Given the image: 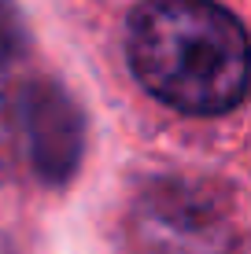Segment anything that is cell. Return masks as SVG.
I'll use <instances>...</instances> for the list:
<instances>
[{"label":"cell","instance_id":"4","mask_svg":"<svg viewBox=\"0 0 251 254\" xmlns=\"http://www.w3.org/2000/svg\"><path fill=\"white\" fill-rule=\"evenodd\" d=\"M0 254H19V247H15L7 236H0Z\"/></svg>","mask_w":251,"mask_h":254},{"label":"cell","instance_id":"2","mask_svg":"<svg viewBox=\"0 0 251 254\" xmlns=\"http://www.w3.org/2000/svg\"><path fill=\"white\" fill-rule=\"evenodd\" d=\"M85 115L56 77L0 63V166H26L41 185H67L82 166Z\"/></svg>","mask_w":251,"mask_h":254},{"label":"cell","instance_id":"3","mask_svg":"<svg viewBox=\"0 0 251 254\" xmlns=\"http://www.w3.org/2000/svg\"><path fill=\"white\" fill-rule=\"evenodd\" d=\"M129 236L141 254H233L237 203L214 181L155 177L129 203Z\"/></svg>","mask_w":251,"mask_h":254},{"label":"cell","instance_id":"1","mask_svg":"<svg viewBox=\"0 0 251 254\" xmlns=\"http://www.w3.org/2000/svg\"><path fill=\"white\" fill-rule=\"evenodd\" d=\"M126 56L144 92L181 115L218 118L244 103L248 33L214 0H144L129 15Z\"/></svg>","mask_w":251,"mask_h":254}]
</instances>
